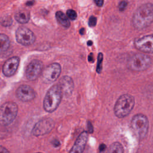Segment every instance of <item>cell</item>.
Masks as SVG:
<instances>
[{"mask_svg":"<svg viewBox=\"0 0 153 153\" xmlns=\"http://www.w3.org/2000/svg\"><path fill=\"white\" fill-rule=\"evenodd\" d=\"M12 23L13 19L10 16H5L0 18V24L4 27L10 26Z\"/></svg>","mask_w":153,"mask_h":153,"instance_id":"ffe728a7","label":"cell"},{"mask_svg":"<svg viewBox=\"0 0 153 153\" xmlns=\"http://www.w3.org/2000/svg\"><path fill=\"white\" fill-rule=\"evenodd\" d=\"M153 22V4L146 3L140 6L132 18V24L138 30L145 29Z\"/></svg>","mask_w":153,"mask_h":153,"instance_id":"6da1fadb","label":"cell"},{"mask_svg":"<svg viewBox=\"0 0 153 153\" xmlns=\"http://www.w3.org/2000/svg\"><path fill=\"white\" fill-rule=\"evenodd\" d=\"M84 31H85V29H84V28H81L80 30H79V33L81 34V35H83L84 33Z\"/></svg>","mask_w":153,"mask_h":153,"instance_id":"1f68e13d","label":"cell"},{"mask_svg":"<svg viewBox=\"0 0 153 153\" xmlns=\"http://www.w3.org/2000/svg\"><path fill=\"white\" fill-rule=\"evenodd\" d=\"M61 72L60 65L53 63L47 66L42 72V78L44 82L50 83L55 81L60 76Z\"/></svg>","mask_w":153,"mask_h":153,"instance_id":"9c48e42d","label":"cell"},{"mask_svg":"<svg viewBox=\"0 0 153 153\" xmlns=\"http://www.w3.org/2000/svg\"><path fill=\"white\" fill-rule=\"evenodd\" d=\"M10 41L7 35L0 33V53L5 52L10 47Z\"/></svg>","mask_w":153,"mask_h":153,"instance_id":"e0dca14e","label":"cell"},{"mask_svg":"<svg viewBox=\"0 0 153 153\" xmlns=\"http://www.w3.org/2000/svg\"><path fill=\"white\" fill-rule=\"evenodd\" d=\"M92 44H93V42H92L91 41H87V45H88L90 46V45H91Z\"/></svg>","mask_w":153,"mask_h":153,"instance_id":"d6a6232c","label":"cell"},{"mask_svg":"<svg viewBox=\"0 0 153 153\" xmlns=\"http://www.w3.org/2000/svg\"><path fill=\"white\" fill-rule=\"evenodd\" d=\"M88 139V133L85 131L82 132L76 139L70 152H82Z\"/></svg>","mask_w":153,"mask_h":153,"instance_id":"5bb4252c","label":"cell"},{"mask_svg":"<svg viewBox=\"0 0 153 153\" xmlns=\"http://www.w3.org/2000/svg\"><path fill=\"white\" fill-rule=\"evenodd\" d=\"M26 4L27 5H28V6H30V5H32L33 4V1H29L27 2Z\"/></svg>","mask_w":153,"mask_h":153,"instance_id":"4dcf8cb0","label":"cell"},{"mask_svg":"<svg viewBox=\"0 0 153 153\" xmlns=\"http://www.w3.org/2000/svg\"><path fill=\"white\" fill-rule=\"evenodd\" d=\"M44 65L42 62L39 60H33L27 65L25 75L26 78L30 81H34L36 79L43 71Z\"/></svg>","mask_w":153,"mask_h":153,"instance_id":"30bf717a","label":"cell"},{"mask_svg":"<svg viewBox=\"0 0 153 153\" xmlns=\"http://www.w3.org/2000/svg\"><path fill=\"white\" fill-rule=\"evenodd\" d=\"M152 64L150 56L143 53H137L133 55L127 63V68L133 71H143L148 69Z\"/></svg>","mask_w":153,"mask_h":153,"instance_id":"277c9868","label":"cell"},{"mask_svg":"<svg viewBox=\"0 0 153 153\" xmlns=\"http://www.w3.org/2000/svg\"><path fill=\"white\" fill-rule=\"evenodd\" d=\"M134 44L136 48L140 51L153 53V33L136 38Z\"/></svg>","mask_w":153,"mask_h":153,"instance_id":"8fae6325","label":"cell"},{"mask_svg":"<svg viewBox=\"0 0 153 153\" xmlns=\"http://www.w3.org/2000/svg\"><path fill=\"white\" fill-rule=\"evenodd\" d=\"M18 106L16 103L7 102L0 106V125L6 126L10 124L17 117Z\"/></svg>","mask_w":153,"mask_h":153,"instance_id":"8992f818","label":"cell"},{"mask_svg":"<svg viewBox=\"0 0 153 153\" xmlns=\"http://www.w3.org/2000/svg\"><path fill=\"white\" fill-rule=\"evenodd\" d=\"M52 143H53V145H54V146H55V147H57V146H59L60 145V142H59V141L58 140H56V139L54 140L53 141Z\"/></svg>","mask_w":153,"mask_h":153,"instance_id":"83f0119b","label":"cell"},{"mask_svg":"<svg viewBox=\"0 0 153 153\" xmlns=\"http://www.w3.org/2000/svg\"><path fill=\"white\" fill-rule=\"evenodd\" d=\"M16 96L21 101L28 102L35 98V92L30 86L27 85H22L17 89Z\"/></svg>","mask_w":153,"mask_h":153,"instance_id":"7c38bea8","label":"cell"},{"mask_svg":"<svg viewBox=\"0 0 153 153\" xmlns=\"http://www.w3.org/2000/svg\"><path fill=\"white\" fill-rule=\"evenodd\" d=\"M127 5H128V2L126 1H121L120 3H119V5H118V8H119V10L120 11H123L126 10V8H127Z\"/></svg>","mask_w":153,"mask_h":153,"instance_id":"603a6c76","label":"cell"},{"mask_svg":"<svg viewBox=\"0 0 153 153\" xmlns=\"http://www.w3.org/2000/svg\"><path fill=\"white\" fill-rule=\"evenodd\" d=\"M66 15L68 17V18L70 19L71 20H75L77 17L76 11H74V10H71V9L67 10Z\"/></svg>","mask_w":153,"mask_h":153,"instance_id":"7402d4cb","label":"cell"},{"mask_svg":"<svg viewBox=\"0 0 153 153\" xmlns=\"http://www.w3.org/2000/svg\"><path fill=\"white\" fill-rule=\"evenodd\" d=\"M94 1L98 7H102L103 4V0H94Z\"/></svg>","mask_w":153,"mask_h":153,"instance_id":"484cf974","label":"cell"},{"mask_svg":"<svg viewBox=\"0 0 153 153\" xmlns=\"http://www.w3.org/2000/svg\"><path fill=\"white\" fill-rule=\"evenodd\" d=\"M54 127V121L50 118L38 121L32 128V133L35 136H42L49 133Z\"/></svg>","mask_w":153,"mask_h":153,"instance_id":"ba28073f","label":"cell"},{"mask_svg":"<svg viewBox=\"0 0 153 153\" xmlns=\"http://www.w3.org/2000/svg\"><path fill=\"white\" fill-rule=\"evenodd\" d=\"M130 126L134 135L138 139H143L146 136L148 131V119L143 114H136L133 117Z\"/></svg>","mask_w":153,"mask_h":153,"instance_id":"5b68a950","label":"cell"},{"mask_svg":"<svg viewBox=\"0 0 153 153\" xmlns=\"http://www.w3.org/2000/svg\"><path fill=\"white\" fill-rule=\"evenodd\" d=\"M99 148V151H101V152L103 151L106 149V145L105 144H103V143H102V144L100 145Z\"/></svg>","mask_w":153,"mask_h":153,"instance_id":"f1b7e54d","label":"cell"},{"mask_svg":"<svg viewBox=\"0 0 153 153\" xmlns=\"http://www.w3.org/2000/svg\"><path fill=\"white\" fill-rule=\"evenodd\" d=\"M30 19L29 12L26 10H22L17 12L15 14V19L20 23H26Z\"/></svg>","mask_w":153,"mask_h":153,"instance_id":"2e32d148","label":"cell"},{"mask_svg":"<svg viewBox=\"0 0 153 153\" xmlns=\"http://www.w3.org/2000/svg\"><path fill=\"white\" fill-rule=\"evenodd\" d=\"M20 59L17 56L12 57L8 59L2 66V72L6 76H11L13 75L19 65Z\"/></svg>","mask_w":153,"mask_h":153,"instance_id":"4fadbf2b","label":"cell"},{"mask_svg":"<svg viewBox=\"0 0 153 153\" xmlns=\"http://www.w3.org/2000/svg\"><path fill=\"white\" fill-rule=\"evenodd\" d=\"M88 60L90 62H94V56L93 53H90L88 56Z\"/></svg>","mask_w":153,"mask_h":153,"instance_id":"4316f807","label":"cell"},{"mask_svg":"<svg viewBox=\"0 0 153 153\" xmlns=\"http://www.w3.org/2000/svg\"><path fill=\"white\" fill-rule=\"evenodd\" d=\"M87 129L88 133H92L93 132V126L90 121L87 122Z\"/></svg>","mask_w":153,"mask_h":153,"instance_id":"d4e9b609","label":"cell"},{"mask_svg":"<svg viewBox=\"0 0 153 153\" xmlns=\"http://www.w3.org/2000/svg\"><path fill=\"white\" fill-rule=\"evenodd\" d=\"M16 38L19 44L25 46L33 44L36 39V37L32 31L24 26H20L17 29Z\"/></svg>","mask_w":153,"mask_h":153,"instance_id":"52a82bcc","label":"cell"},{"mask_svg":"<svg viewBox=\"0 0 153 153\" xmlns=\"http://www.w3.org/2000/svg\"><path fill=\"white\" fill-rule=\"evenodd\" d=\"M63 94L59 84L54 85L47 92L44 102L43 107L45 111L52 112L58 108Z\"/></svg>","mask_w":153,"mask_h":153,"instance_id":"7a4b0ae2","label":"cell"},{"mask_svg":"<svg viewBox=\"0 0 153 153\" xmlns=\"http://www.w3.org/2000/svg\"><path fill=\"white\" fill-rule=\"evenodd\" d=\"M56 17L58 22L65 27H69L70 26V22L69 18L62 11H57L56 13Z\"/></svg>","mask_w":153,"mask_h":153,"instance_id":"ac0fdd59","label":"cell"},{"mask_svg":"<svg viewBox=\"0 0 153 153\" xmlns=\"http://www.w3.org/2000/svg\"><path fill=\"white\" fill-rule=\"evenodd\" d=\"M134 105V99L129 94L121 95L117 100L114 106V114L118 118L126 117L133 109Z\"/></svg>","mask_w":153,"mask_h":153,"instance_id":"3957f363","label":"cell"},{"mask_svg":"<svg viewBox=\"0 0 153 153\" xmlns=\"http://www.w3.org/2000/svg\"><path fill=\"white\" fill-rule=\"evenodd\" d=\"M102 62H103V54L99 53L97 57V64L96 68V71L97 73H100L102 69Z\"/></svg>","mask_w":153,"mask_h":153,"instance_id":"44dd1931","label":"cell"},{"mask_svg":"<svg viewBox=\"0 0 153 153\" xmlns=\"http://www.w3.org/2000/svg\"><path fill=\"white\" fill-rule=\"evenodd\" d=\"M97 23V19L96 17L92 16L89 18L88 20V25L90 27H94Z\"/></svg>","mask_w":153,"mask_h":153,"instance_id":"cb8c5ba5","label":"cell"},{"mask_svg":"<svg viewBox=\"0 0 153 153\" xmlns=\"http://www.w3.org/2000/svg\"><path fill=\"white\" fill-rule=\"evenodd\" d=\"M0 152H9V151L7 150L5 148L0 146Z\"/></svg>","mask_w":153,"mask_h":153,"instance_id":"f546056e","label":"cell"},{"mask_svg":"<svg viewBox=\"0 0 153 153\" xmlns=\"http://www.w3.org/2000/svg\"><path fill=\"white\" fill-rule=\"evenodd\" d=\"M59 85L61 88L63 94L66 96H69L71 94L74 87V84L72 79L68 76H64L60 78Z\"/></svg>","mask_w":153,"mask_h":153,"instance_id":"9a60e30c","label":"cell"},{"mask_svg":"<svg viewBox=\"0 0 153 153\" xmlns=\"http://www.w3.org/2000/svg\"><path fill=\"white\" fill-rule=\"evenodd\" d=\"M108 152L111 153H123L124 152V149L120 143L114 142L109 146L108 149Z\"/></svg>","mask_w":153,"mask_h":153,"instance_id":"d6986e66","label":"cell"}]
</instances>
